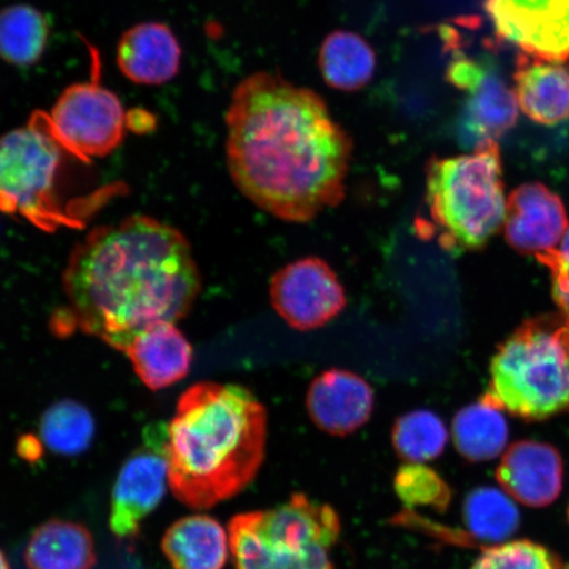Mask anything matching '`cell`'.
I'll use <instances>...</instances> for the list:
<instances>
[{"label": "cell", "mask_w": 569, "mask_h": 569, "mask_svg": "<svg viewBox=\"0 0 569 569\" xmlns=\"http://www.w3.org/2000/svg\"><path fill=\"white\" fill-rule=\"evenodd\" d=\"M568 226L563 202L543 184H522L508 199L505 238L519 253L539 259L557 251Z\"/></svg>", "instance_id": "obj_12"}, {"label": "cell", "mask_w": 569, "mask_h": 569, "mask_svg": "<svg viewBox=\"0 0 569 569\" xmlns=\"http://www.w3.org/2000/svg\"><path fill=\"white\" fill-rule=\"evenodd\" d=\"M538 260L540 264L546 266L549 270H563V272H569V226L557 251L543 256V258H539Z\"/></svg>", "instance_id": "obj_31"}, {"label": "cell", "mask_w": 569, "mask_h": 569, "mask_svg": "<svg viewBox=\"0 0 569 569\" xmlns=\"http://www.w3.org/2000/svg\"><path fill=\"white\" fill-rule=\"evenodd\" d=\"M98 74L88 82L70 84L51 111L33 112L63 151L84 163L116 151L128 128L122 102L102 87Z\"/></svg>", "instance_id": "obj_8"}, {"label": "cell", "mask_w": 569, "mask_h": 569, "mask_svg": "<svg viewBox=\"0 0 569 569\" xmlns=\"http://www.w3.org/2000/svg\"><path fill=\"white\" fill-rule=\"evenodd\" d=\"M161 549L173 569H223L229 560V531L210 516L184 517L163 533Z\"/></svg>", "instance_id": "obj_18"}, {"label": "cell", "mask_w": 569, "mask_h": 569, "mask_svg": "<svg viewBox=\"0 0 569 569\" xmlns=\"http://www.w3.org/2000/svg\"><path fill=\"white\" fill-rule=\"evenodd\" d=\"M62 280L74 329L122 352L152 327L180 322L202 288L187 238L147 216L91 231Z\"/></svg>", "instance_id": "obj_2"}, {"label": "cell", "mask_w": 569, "mask_h": 569, "mask_svg": "<svg viewBox=\"0 0 569 569\" xmlns=\"http://www.w3.org/2000/svg\"><path fill=\"white\" fill-rule=\"evenodd\" d=\"M391 442L403 460L419 465L443 453L448 443V431L436 412L416 410L397 419Z\"/></svg>", "instance_id": "obj_26"}, {"label": "cell", "mask_w": 569, "mask_h": 569, "mask_svg": "<svg viewBox=\"0 0 569 569\" xmlns=\"http://www.w3.org/2000/svg\"><path fill=\"white\" fill-rule=\"evenodd\" d=\"M17 452L19 458L28 462H38L44 457V447H42V440L32 433H26L18 439Z\"/></svg>", "instance_id": "obj_30"}, {"label": "cell", "mask_w": 569, "mask_h": 569, "mask_svg": "<svg viewBox=\"0 0 569 569\" xmlns=\"http://www.w3.org/2000/svg\"><path fill=\"white\" fill-rule=\"evenodd\" d=\"M429 230L451 252L476 251L501 230L507 217L497 141L472 153L432 159L426 169Z\"/></svg>", "instance_id": "obj_5"}, {"label": "cell", "mask_w": 569, "mask_h": 569, "mask_svg": "<svg viewBox=\"0 0 569 569\" xmlns=\"http://www.w3.org/2000/svg\"><path fill=\"white\" fill-rule=\"evenodd\" d=\"M319 68L329 87L356 91L372 80L376 54L360 34L337 31L327 36L320 48Z\"/></svg>", "instance_id": "obj_22"}, {"label": "cell", "mask_w": 569, "mask_h": 569, "mask_svg": "<svg viewBox=\"0 0 569 569\" xmlns=\"http://www.w3.org/2000/svg\"><path fill=\"white\" fill-rule=\"evenodd\" d=\"M568 521H569V507H568Z\"/></svg>", "instance_id": "obj_33"}, {"label": "cell", "mask_w": 569, "mask_h": 569, "mask_svg": "<svg viewBox=\"0 0 569 569\" xmlns=\"http://www.w3.org/2000/svg\"><path fill=\"white\" fill-rule=\"evenodd\" d=\"M167 436L162 426L146 433L144 445L130 455L112 489L110 529L119 539L139 536L141 523L159 507L169 486Z\"/></svg>", "instance_id": "obj_9"}, {"label": "cell", "mask_w": 569, "mask_h": 569, "mask_svg": "<svg viewBox=\"0 0 569 569\" xmlns=\"http://www.w3.org/2000/svg\"><path fill=\"white\" fill-rule=\"evenodd\" d=\"M124 353L134 373L153 391L172 387L187 377L193 360V348L173 323L158 325L140 333Z\"/></svg>", "instance_id": "obj_17"}, {"label": "cell", "mask_w": 569, "mask_h": 569, "mask_svg": "<svg viewBox=\"0 0 569 569\" xmlns=\"http://www.w3.org/2000/svg\"><path fill=\"white\" fill-rule=\"evenodd\" d=\"M555 301L559 305L561 315L569 320V272L550 270Z\"/></svg>", "instance_id": "obj_29"}, {"label": "cell", "mask_w": 569, "mask_h": 569, "mask_svg": "<svg viewBox=\"0 0 569 569\" xmlns=\"http://www.w3.org/2000/svg\"><path fill=\"white\" fill-rule=\"evenodd\" d=\"M226 126L232 181L261 210L303 223L343 201L352 141L315 91L249 76L232 92Z\"/></svg>", "instance_id": "obj_1"}, {"label": "cell", "mask_w": 569, "mask_h": 569, "mask_svg": "<svg viewBox=\"0 0 569 569\" xmlns=\"http://www.w3.org/2000/svg\"><path fill=\"white\" fill-rule=\"evenodd\" d=\"M452 438L462 458L473 462L492 460L508 446L507 418L500 408L481 397L455 416Z\"/></svg>", "instance_id": "obj_21"}, {"label": "cell", "mask_w": 569, "mask_h": 569, "mask_svg": "<svg viewBox=\"0 0 569 569\" xmlns=\"http://www.w3.org/2000/svg\"><path fill=\"white\" fill-rule=\"evenodd\" d=\"M227 531L234 569H336L331 551L340 518L330 505L308 496L234 516Z\"/></svg>", "instance_id": "obj_6"}, {"label": "cell", "mask_w": 569, "mask_h": 569, "mask_svg": "<svg viewBox=\"0 0 569 569\" xmlns=\"http://www.w3.org/2000/svg\"><path fill=\"white\" fill-rule=\"evenodd\" d=\"M68 153L33 116L0 137V211L53 232L81 229L82 219L60 197V174Z\"/></svg>", "instance_id": "obj_7"}, {"label": "cell", "mask_w": 569, "mask_h": 569, "mask_svg": "<svg viewBox=\"0 0 569 569\" xmlns=\"http://www.w3.org/2000/svg\"><path fill=\"white\" fill-rule=\"evenodd\" d=\"M465 111V138L478 148L489 141H497L515 127L518 118V102L515 90L502 78L488 70L482 81L469 91Z\"/></svg>", "instance_id": "obj_20"}, {"label": "cell", "mask_w": 569, "mask_h": 569, "mask_svg": "<svg viewBox=\"0 0 569 569\" xmlns=\"http://www.w3.org/2000/svg\"><path fill=\"white\" fill-rule=\"evenodd\" d=\"M49 23L30 4H12L0 10V59L13 67L39 62L49 40Z\"/></svg>", "instance_id": "obj_23"}, {"label": "cell", "mask_w": 569, "mask_h": 569, "mask_svg": "<svg viewBox=\"0 0 569 569\" xmlns=\"http://www.w3.org/2000/svg\"><path fill=\"white\" fill-rule=\"evenodd\" d=\"M0 569H11L9 559H7V557L2 550H0Z\"/></svg>", "instance_id": "obj_32"}, {"label": "cell", "mask_w": 569, "mask_h": 569, "mask_svg": "<svg viewBox=\"0 0 569 569\" xmlns=\"http://www.w3.org/2000/svg\"><path fill=\"white\" fill-rule=\"evenodd\" d=\"M168 482L178 501L206 510L238 496L266 458L264 405L240 386L198 382L168 426Z\"/></svg>", "instance_id": "obj_3"}, {"label": "cell", "mask_w": 569, "mask_h": 569, "mask_svg": "<svg viewBox=\"0 0 569 569\" xmlns=\"http://www.w3.org/2000/svg\"><path fill=\"white\" fill-rule=\"evenodd\" d=\"M495 31L521 53L569 60V0H487Z\"/></svg>", "instance_id": "obj_11"}, {"label": "cell", "mask_w": 569, "mask_h": 569, "mask_svg": "<svg viewBox=\"0 0 569 569\" xmlns=\"http://www.w3.org/2000/svg\"><path fill=\"white\" fill-rule=\"evenodd\" d=\"M28 569H92L94 539L83 525L53 518L32 532L26 546Z\"/></svg>", "instance_id": "obj_19"}, {"label": "cell", "mask_w": 569, "mask_h": 569, "mask_svg": "<svg viewBox=\"0 0 569 569\" xmlns=\"http://www.w3.org/2000/svg\"><path fill=\"white\" fill-rule=\"evenodd\" d=\"M40 436L49 450L62 457L88 451L96 436V421L82 403L56 402L41 417Z\"/></svg>", "instance_id": "obj_25"}, {"label": "cell", "mask_w": 569, "mask_h": 569, "mask_svg": "<svg viewBox=\"0 0 569 569\" xmlns=\"http://www.w3.org/2000/svg\"><path fill=\"white\" fill-rule=\"evenodd\" d=\"M182 49L172 28L144 21L119 40L117 63L128 81L141 87H161L180 73Z\"/></svg>", "instance_id": "obj_15"}, {"label": "cell", "mask_w": 569, "mask_h": 569, "mask_svg": "<svg viewBox=\"0 0 569 569\" xmlns=\"http://www.w3.org/2000/svg\"><path fill=\"white\" fill-rule=\"evenodd\" d=\"M519 53L515 73L518 107L533 122L555 126L569 117V67Z\"/></svg>", "instance_id": "obj_16"}, {"label": "cell", "mask_w": 569, "mask_h": 569, "mask_svg": "<svg viewBox=\"0 0 569 569\" xmlns=\"http://www.w3.org/2000/svg\"><path fill=\"white\" fill-rule=\"evenodd\" d=\"M397 480L415 483L412 487L397 486L398 492H400L403 498H409V500L421 502L430 501L432 498L429 495L436 497L440 505H447L448 500H450V492H448V488L445 486L443 481L440 480L436 473L425 471L421 467L403 469ZM433 505H436V502H433Z\"/></svg>", "instance_id": "obj_28"}, {"label": "cell", "mask_w": 569, "mask_h": 569, "mask_svg": "<svg viewBox=\"0 0 569 569\" xmlns=\"http://www.w3.org/2000/svg\"><path fill=\"white\" fill-rule=\"evenodd\" d=\"M469 569H565L563 560L530 539L487 547Z\"/></svg>", "instance_id": "obj_27"}, {"label": "cell", "mask_w": 569, "mask_h": 569, "mask_svg": "<svg viewBox=\"0 0 569 569\" xmlns=\"http://www.w3.org/2000/svg\"><path fill=\"white\" fill-rule=\"evenodd\" d=\"M462 517L469 537L490 546L507 542L518 529L519 511L503 490L481 487L468 495Z\"/></svg>", "instance_id": "obj_24"}, {"label": "cell", "mask_w": 569, "mask_h": 569, "mask_svg": "<svg viewBox=\"0 0 569 569\" xmlns=\"http://www.w3.org/2000/svg\"><path fill=\"white\" fill-rule=\"evenodd\" d=\"M486 397L523 421L569 412V320L551 315L526 320L498 347Z\"/></svg>", "instance_id": "obj_4"}, {"label": "cell", "mask_w": 569, "mask_h": 569, "mask_svg": "<svg viewBox=\"0 0 569 569\" xmlns=\"http://www.w3.org/2000/svg\"><path fill=\"white\" fill-rule=\"evenodd\" d=\"M306 407L320 430L346 437L369 421L375 393L362 377L345 369H330L311 382Z\"/></svg>", "instance_id": "obj_14"}, {"label": "cell", "mask_w": 569, "mask_h": 569, "mask_svg": "<svg viewBox=\"0 0 569 569\" xmlns=\"http://www.w3.org/2000/svg\"><path fill=\"white\" fill-rule=\"evenodd\" d=\"M565 466L553 446L537 440H519L502 453L496 469L501 489L529 508L549 507L563 489Z\"/></svg>", "instance_id": "obj_13"}, {"label": "cell", "mask_w": 569, "mask_h": 569, "mask_svg": "<svg viewBox=\"0 0 569 569\" xmlns=\"http://www.w3.org/2000/svg\"><path fill=\"white\" fill-rule=\"evenodd\" d=\"M273 308L290 327L319 329L346 308V293L326 261L306 258L283 267L270 282Z\"/></svg>", "instance_id": "obj_10"}]
</instances>
